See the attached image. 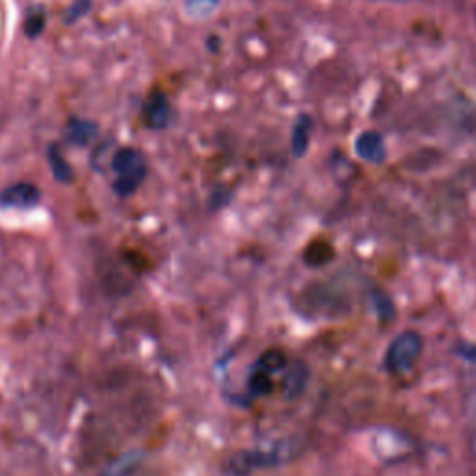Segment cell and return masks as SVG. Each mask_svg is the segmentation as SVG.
<instances>
[{"label":"cell","mask_w":476,"mask_h":476,"mask_svg":"<svg viewBox=\"0 0 476 476\" xmlns=\"http://www.w3.org/2000/svg\"><path fill=\"white\" fill-rule=\"evenodd\" d=\"M302 450L303 445L300 439L296 437L280 439V441H273L265 447H255L231 454L226 462V471L231 476H250L257 469L285 465L295 460V457H298Z\"/></svg>","instance_id":"obj_1"},{"label":"cell","mask_w":476,"mask_h":476,"mask_svg":"<svg viewBox=\"0 0 476 476\" xmlns=\"http://www.w3.org/2000/svg\"><path fill=\"white\" fill-rule=\"evenodd\" d=\"M112 172L116 175L112 188L119 197H129L133 196L145 180L148 175V162L142 151L136 148H119L112 155Z\"/></svg>","instance_id":"obj_2"},{"label":"cell","mask_w":476,"mask_h":476,"mask_svg":"<svg viewBox=\"0 0 476 476\" xmlns=\"http://www.w3.org/2000/svg\"><path fill=\"white\" fill-rule=\"evenodd\" d=\"M423 352V337L417 332H404L391 341L383 357V369L393 376L408 372Z\"/></svg>","instance_id":"obj_3"},{"label":"cell","mask_w":476,"mask_h":476,"mask_svg":"<svg viewBox=\"0 0 476 476\" xmlns=\"http://www.w3.org/2000/svg\"><path fill=\"white\" fill-rule=\"evenodd\" d=\"M172 121V106L166 94L153 89L142 104V123L150 131H164Z\"/></svg>","instance_id":"obj_4"},{"label":"cell","mask_w":476,"mask_h":476,"mask_svg":"<svg viewBox=\"0 0 476 476\" xmlns=\"http://www.w3.org/2000/svg\"><path fill=\"white\" fill-rule=\"evenodd\" d=\"M42 192L32 182H15L0 192V207L4 209H32L40 203Z\"/></svg>","instance_id":"obj_5"},{"label":"cell","mask_w":476,"mask_h":476,"mask_svg":"<svg viewBox=\"0 0 476 476\" xmlns=\"http://www.w3.org/2000/svg\"><path fill=\"white\" fill-rule=\"evenodd\" d=\"M307 383H309V367H307V365L303 361H300V359L288 363L285 367L283 380H281L283 396L287 400H296L307 389Z\"/></svg>","instance_id":"obj_6"},{"label":"cell","mask_w":476,"mask_h":476,"mask_svg":"<svg viewBox=\"0 0 476 476\" xmlns=\"http://www.w3.org/2000/svg\"><path fill=\"white\" fill-rule=\"evenodd\" d=\"M99 136V125L84 118H69L65 121V142L77 148H86Z\"/></svg>","instance_id":"obj_7"},{"label":"cell","mask_w":476,"mask_h":476,"mask_svg":"<svg viewBox=\"0 0 476 476\" xmlns=\"http://www.w3.org/2000/svg\"><path fill=\"white\" fill-rule=\"evenodd\" d=\"M356 153L365 162L381 164L388 157L386 145H383V138L376 131H365L356 140Z\"/></svg>","instance_id":"obj_8"},{"label":"cell","mask_w":476,"mask_h":476,"mask_svg":"<svg viewBox=\"0 0 476 476\" xmlns=\"http://www.w3.org/2000/svg\"><path fill=\"white\" fill-rule=\"evenodd\" d=\"M335 257V248L332 242L324 241V238H315L311 241L303 250V263L309 268H322L327 263H332Z\"/></svg>","instance_id":"obj_9"},{"label":"cell","mask_w":476,"mask_h":476,"mask_svg":"<svg viewBox=\"0 0 476 476\" xmlns=\"http://www.w3.org/2000/svg\"><path fill=\"white\" fill-rule=\"evenodd\" d=\"M311 129H313V119H311V116L307 114L298 116L295 127H292V138H290L292 155H295L296 158H302L307 153Z\"/></svg>","instance_id":"obj_10"},{"label":"cell","mask_w":476,"mask_h":476,"mask_svg":"<svg viewBox=\"0 0 476 476\" xmlns=\"http://www.w3.org/2000/svg\"><path fill=\"white\" fill-rule=\"evenodd\" d=\"M47 158H49V166H50V173L54 175L58 182L62 185H69L75 179V173H73V168L69 166V162L64 158L62 151L57 143L49 145L47 150Z\"/></svg>","instance_id":"obj_11"},{"label":"cell","mask_w":476,"mask_h":476,"mask_svg":"<svg viewBox=\"0 0 476 476\" xmlns=\"http://www.w3.org/2000/svg\"><path fill=\"white\" fill-rule=\"evenodd\" d=\"M287 365H288V357L281 350V348H268V350H265L257 357V361H255L253 369H259V371H265V372H270V374H276V372L285 371Z\"/></svg>","instance_id":"obj_12"},{"label":"cell","mask_w":476,"mask_h":476,"mask_svg":"<svg viewBox=\"0 0 476 476\" xmlns=\"http://www.w3.org/2000/svg\"><path fill=\"white\" fill-rule=\"evenodd\" d=\"M45 25H47L45 10H43L42 6H34V8H30V10L27 12V15H25L23 32L27 34V38L35 40V38H40V35L43 34Z\"/></svg>","instance_id":"obj_13"},{"label":"cell","mask_w":476,"mask_h":476,"mask_svg":"<svg viewBox=\"0 0 476 476\" xmlns=\"http://www.w3.org/2000/svg\"><path fill=\"white\" fill-rule=\"evenodd\" d=\"M276 389V381L272 380L270 372L253 369L250 378H248V391L253 396H268Z\"/></svg>","instance_id":"obj_14"},{"label":"cell","mask_w":476,"mask_h":476,"mask_svg":"<svg viewBox=\"0 0 476 476\" xmlns=\"http://www.w3.org/2000/svg\"><path fill=\"white\" fill-rule=\"evenodd\" d=\"M371 300H372V305H374V311H376L380 322H391L395 319L396 309H395V303L389 298V295H386V292L380 290V288H374L371 292Z\"/></svg>","instance_id":"obj_15"},{"label":"cell","mask_w":476,"mask_h":476,"mask_svg":"<svg viewBox=\"0 0 476 476\" xmlns=\"http://www.w3.org/2000/svg\"><path fill=\"white\" fill-rule=\"evenodd\" d=\"M222 0H187L185 3V10L194 19H205L209 17Z\"/></svg>","instance_id":"obj_16"},{"label":"cell","mask_w":476,"mask_h":476,"mask_svg":"<svg viewBox=\"0 0 476 476\" xmlns=\"http://www.w3.org/2000/svg\"><path fill=\"white\" fill-rule=\"evenodd\" d=\"M91 10V0H73L71 6L64 13L65 25H75Z\"/></svg>","instance_id":"obj_17"},{"label":"cell","mask_w":476,"mask_h":476,"mask_svg":"<svg viewBox=\"0 0 476 476\" xmlns=\"http://www.w3.org/2000/svg\"><path fill=\"white\" fill-rule=\"evenodd\" d=\"M457 356L464 357V359H469V361H476V346L474 344H469V342H460L456 346L454 350Z\"/></svg>","instance_id":"obj_18"},{"label":"cell","mask_w":476,"mask_h":476,"mask_svg":"<svg viewBox=\"0 0 476 476\" xmlns=\"http://www.w3.org/2000/svg\"><path fill=\"white\" fill-rule=\"evenodd\" d=\"M391 3H410V0H391Z\"/></svg>","instance_id":"obj_19"},{"label":"cell","mask_w":476,"mask_h":476,"mask_svg":"<svg viewBox=\"0 0 476 476\" xmlns=\"http://www.w3.org/2000/svg\"><path fill=\"white\" fill-rule=\"evenodd\" d=\"M474 15H476V8H474Z\"/></svg>","instance_id":"obj_20"}]
</instances>
